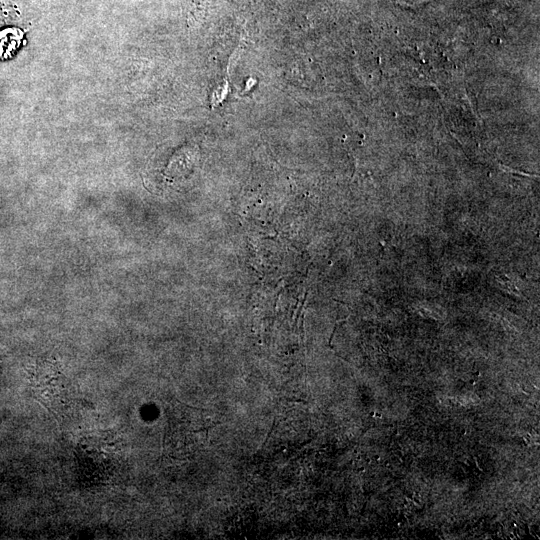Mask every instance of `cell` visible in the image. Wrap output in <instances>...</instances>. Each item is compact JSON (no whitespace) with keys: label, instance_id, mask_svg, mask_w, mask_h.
<instances>
[{"label":"cell","instance_id":"6da1fadb","mask_svg":"<svg viewBox=\"0 0 540 540\" xmlns=\"http://www.w3.org/2000/svg\"><path fill=\"white\" fill-rule=\"evenodd\" d=\"M22 32L16 28H9L0 31V54L6 57L11 51H14L20 44Z\"/></svg>","mask_w":540,"mask_h":540}]
</instances>
